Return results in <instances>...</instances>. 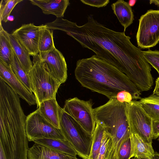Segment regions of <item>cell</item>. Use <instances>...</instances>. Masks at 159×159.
<instances>
[{"instance_id":"cell-1","label":"cell","mask_w":159,"mask_h":159,"mask_svg":"<svg viewBox=\"0 0 159 159\" xmlns=\"http://www.w3.org/2000/svg\"><path fill=\"white\" fill-rule=\"evenodd\" d=\"M56 30L65 32L83 48L126 75L141 91L153 83L151 67L141 51L131 42L124 32L116 31L98 22L91 14L82 25L61 18Z\"/></svg>"},{"instance_id":"cell-2","label":"cell","mask_w":159,"mask_h":159,"mask_svg":"<svg viewBox=\"0 0 159 159\" xmlns=\"http://www.w3.org/2000/svg\"><path fill=\"white\" fill-rule=\"evenodd\" d=\"M75 75L83 87L109 99L123 91L130 93L133 99L141 98L140 90L126 75L96 55L78 60Z\"/></svg>"},{"instance_id":"cell-3","label":"cell","mask_w":159,"mask_h":159,"mask_svg":"<svg viewBox=\"0 0 159 159\" xmlns=\"http://www.w3.org/2000/svg\"><path fill=\"white\" fill-rule=\"evenodd\" d=\"M33 58V66L29 74L38 108L42 102L56 98L61 84L49 73L39 54Z\"/></svg>"},{"instance_id":"cell-4","label":"cell","mask_w":159,"mask_h":159,"mask_svg":"<svg viewBox=\"0 0 159 159\" xmlns=\"http://www.w3.org/2000/svg\"><path fill=\"white\" fill-rule=\"evenodd\" d=\"M60 128L67 140L82 159H89L93 135L86 131L70 115L61 108Z\"/></svg>"},{"instance_id":"cell-5","label":"cell","mask_w":159,"mask_h":159,"mask_svg":"<svg viewBox=\"0 0 159 159\" xmlns=\"http://www.w3.org/2000/svg\"><path fill=\"white\" fill-rule=\"evenodd\" d=\"M28 142L25 127H0V159H28Z\"/></svg>"},{"instance_id":"cell-6","label":"cell","mask_w":159,"mask_h":159,"mask_svg":"<svg viewBox=\"0 0 159 159\" xmlns=\"http://www.w3.org/2000/svg\"><path fill=\"white\" fill-rule=\"evenodd\" d=\"M126 112L131 134H137L146 143L152 145V119L139 101L125 102Z\"/></svg>"},{"instance_id":"cell-7","label":"cell","mask_w":159,"mask_h":159,"mask_svg":"<svg viewBox=\"0 0 159 159\" xmlns=\"http://www.w3.org/2000/svg\"><path fill=\"white\" fill-rule=\"evenodd\" d=\"M136 35L138 46L149 48L159 42V10H150L139 20Z\"/></svg>"},{"instance_id":"cell-8","label":"cell","mask_w":159,"mask_h":159,"mask_svg":"<svg viewBox=\"0 0 159 159\" xmlns=\"http://www.w3.org/2000/svg\"><path fill=\"white\" fill-rule=\"evenodd\" d=\"M25 130L30 142L39 138L66 139L61 129L55 127L47 120L38 109L27 116Z\"/></svg>"},{"instance_id":"cell-9","label":"cell","mask_w":159,"mask_h":159,"mask_svg":"<svg viewBox=\"0 0 159 159\" xmlns=\"http://www.w3.org/2000/svg\"><path fill=\"white\" fill-rule=\"evenodd\" d=\"M92 103L90 100L86 101L75 97L66 100L62 109L93 135L96 122Z\"/></svg>"},{"instance_id":"cell-10","label":"cell","mask_w":159,"mask_h":159,"mask_svg":"<svg viewBox=\"0 0 159 159\" xmlns=\"http://www.w3.org/2000/svg\"><path fill=\"white\" fill-rule=\"evenodd\" d=\"M45 25L36 26L33 23L22 25L11 34L33 57L39 54V43Z\"/></svg>"},{"instance_id":"cell-11","label":"cell","mask_w":159,"mask_h":159,"mask_svg":"<svg viewBox=\"0 0 159 159\" xmlns=\"http://www.w3.org/2000/svg\"><path fill=\"white\" fill-rule=\"evenodd\" d=\"M51 75L61 84L64 83L67 77V66L64 57L56 48L39 55Z\"/></svg>"},{"instance_id":"cell-12","label":"cell","mask_w":159,"mask_h":159,"mask_svg":"<svg viewBox=\"0 0 159 159\" xmlns=\"http://www.w3.org/2000/svg\"><path fill=\"white\" fill-rule=\"evenodd\" d=\"M0 79L30 105L36 104L35 96L17 78L11 66L0 59Z\"/></svg>"},{"instance_id":"cell-13","label":"cell","mask_w":159,"mask_h":159,"mask_svg":"<svg viewBox=\"0 0 159 159\" xmlns=\"http://www.w3.org/2000/svg\"><path fill=\"white\" fill-rule=\"evenodd\" d=\"M27 158L28 159H79L76 157L35 143L29 148Z\"/></svg>"},{"instance_id":"cell-14","label":"cell","mask_w":159,"mask_h":159,"mask_svg":"<svg viewBox=\"0 0 159 159\" xmlns=\"http://www.w3.org/2000/svg\"><path fill=\"white\" fill-rule=\"evenodd\" d=\"M33 5L39 7L43 14H52L57 18H62L68 6V0H30Z\"/></svg>"},{"instance_id":"cell-15","label":"cell","mask_w":159,"mask_h":159,"mask_svg":"<svg viewBox=\"0 0 159 159\" xmlns=\"http://www.w3.org/2000/svg\"><path fill=\"white\" fill-rule=\"evenodd\" d=\"M38 109L43 117L55 127L60 128V111L61 107L56 98L45 100Z\"/></svg>"},{"instance_id":"cell-16","label":"cell","mask_w":159,"mask_h":159,"mask_svg":"<svg viewBox=\"0 0 159 159\" xmlns=\"http://www.w3.org/2000/svg\"><path fill=\"white\" fill-rule=\"evenodd\" d=\"M111 6L114 14L123 27L124 32H125L134 20V15L131 7L128 2L123 0L116 1L112 4Z\"/></svg>"},{"instance_id":"cell-17","label":"cell","mask_w":159,"mask_h":159,"mask_svg":"<svg viewBox=\"0 0 159 159\" xmlns=\"http://www.w3.org/2000/svg\"><path fill=\"white\" fill-rule=\"evenodd\" d=\"M131 158L152 159L155 153L152 145L145 142L137 134H131Z\"/></svg>"},{"instance_id":"cell-18","label":"cell","mask_w":159,"mask_h":159,"mask_svg":"<svg viewBox=\"0 0 159 159\" xmlns=\"http://www.w3.org/2000/svg\"><path fill=\"white\" fill-rule=\"evenodd\" d=\"M53 150L76 157L77 153L70 143L66 139L51 138H39L32 141Z\"/></svg>"},{"instance_id":"cell-19","label":"cell","mask_w":159,"mask_h":159,"mask_svg":"<svg viewBox=\"0 0 159 159\" xmlns=\"http://www.w3.org/2000/svg\"><path fill=\"white\" fill-rule=\"evenodd\" d=\"M8 35L13 50L20 65L29 74L33 65L30 58V55L14 36L9 33Z\"/></svg>"},{"instance_id":"cell-20","label":"cell","mask_w":159,"mask_h":159,"mask_svg":"<svg viewBox=\"0 0 159 159\" xmlns=\"http://www.w3.org/2000/svg\"><path fill=\"white\" fill-rule=\"evenodd\" d=\"M13 52L8 33L4 29L0 23V59L11 66Z\"/></svg>"},{"instance_id":"cell-21","label":"cell","mask_w":159,"mask_h":159,"mask_svg":"<svg viewBox=\"0 0 159 159\" xmlns=\"http://www.w3.org/2000/svg\"><path fill=\"white\" fill-rule=\"evenodd\" d=\"M139 101L152 119L159 120V95L152 94L148 97L141 98Z\"/></svg>"},{"instance_id":"cell-22","label":"cell","mask_w":159,"mask_h":159,"mask_svg":"<svg viewBox=\"0 0 159 159\" xmlns=\"http://www.w3.org/2000/svg\"><path fill=\"white\" fill-rule=\"evenodd\" d=\"M96 126L93 134V141L89 159H98L104 133L106 130L105 126L96 121Z\"/></svg>"},{"instance_id":"cell-23","label":"cell","mask_w":159,"mask_h":159,"mask_svg":"<svg viewBox=\"0 0 159 159\" xmlns=\"http://www.w3.org/2000/svg\"><path fill=\"white\" fill-rule=\"evenodd\" d=\"M53 30L45 26L42 30L39 43V54L40 55L55 48L53 39Z\"/></svg>"},{"instance_id":"cell-24","label":"cell","mask_w":159,"mask_h":159,"mask_svg":"<svg viewBox=\"0 0 159 159\" xmlns=\"http://www.w3.org/2000/svg\"><path fill=\"white\" fill-rule=\"evenodd\" d=\"M11 66L17 78L28 89L32 92L30 75L21 66L13 51Z\"/></svg>"},{"instance_id":"cell-25","label":"cell","mask_w":159,"mask_h":159,"mask_svg":"<svg viewBox=\"0 0 159 159\" xmlns=\"http://www.w3.org/2000/svg\"><path fill=\"white\" fill-rule=\"evenodd\" d=\"M22 0H2L0 3V23L6 22L11 11L18 3Z\"/></svg>"},{"instance_id":"cell-26","label":"cell","mask_w":159,"mask_h":159,"mask_svg":"<svg viewBox=\"0 0 159 159\" xmlns=\"http://www.w3.org/2000/svg\"><path fill=\"white\" fill-rule=\"evenodd\" d=\"M111 144V135L106 129L104 133L98 159H108Z\"/></svg>"},{"instance_id":"cell-27","label":"cell","mask_w":159,"mask_h":159,"mask_svg":"<svg viewBox=\"0 0 159 159\" xmlns=\"http://www.w3.org/2000/svg\"><path fill=\"white\" fill-rule=\"evenodd\" d=\"M142 52L147 61L157 70L159 75V51L149 49L142 51Z\"/></svg>"},{"instance_id":"cell-28","label":"cell","mask_w":159,"mask_h":159,"mask_svg":"<svg viewBox=\"0 0 159 159\" xmlns=\"http://www.w3.org/2000/svg\"><path fill=\"white\" fill-rule=\"evenodd\" d=\"M131 145L130 136L122 144L116 159H130L131 158Z\"/></svg>"},{"instance_id":"cell-29","label":"cell","mask_w":159,"mask_h":159,"mask_svg":"<svg viewBox=\"0 0 159 159\" xmlns=\"http://www.w3.org/2000/svg\"><path fill=\"white\" fill-rule=\"evenodd\" d=\"M80 1L84 4L97 8L105 7L110 2L109 0H80Z\"/></svg>"},{"instance_id":"cell-30","label":"cell","mask_w":159,"mask_h":159,"mask_svg":"<svg viewBox=\"0 0 159 159\" xmlns=\"http://www.w3.org/2000/svg\"><path fill=\"white\" fill-rule=\"evenodd\" d=\"M116 98L118 101L122 102H130L133 99L131 94L125 91H123L117 95Z\"/></svg>"},{"instance_id":"cell-31","label":"cell","mask_w":159,"mask_h":159,"mask_svg":"<svg viewBox=\"0 0 159 159\" xmlns=\"http://www.w3.org/2000/svg\"><path fill=\"white\" fill-rule=\"evenodd\" d=\"M152 135L153 139H155L159 137V120L152 119Z\"/></svg>"},{"instance_id":"cell-32","label":"cell","mask_w":159,"mask_h":159,"mask_svg":"<svg viewBox=\"0 0 159 159\" xmlns=\"http://www.w3.org/2000/svg\"><path fill=\"white\" fill-rule=\"evenodd\" d=\"M152 94L159 95V77L155 81V86Z\"/></svg>"},{"instance_id":"cell-33","label":"cell","mask_w":159,"mask_h":159,"mask_svg":"<svg viewBox=\"0 0 159 159\" xmlns=\"http://www.w3.org/2000/svg\"><path fill=\"white\" fill-rule=\"evenodd\" d=\"M136 159H149L148 158H136ZM152 159H159V153L157 152H155L153 156Z\"/></svg>"},{"instance_id":"cell-34","label":"cell","mask_w":159,"mask_h":159,"mask_svg":"<svg viewBox=\"0 0 159 159\" xmlns=\"http://www.w3.org/2000/svg\"><path fill=\"white\" fill-rule=\"evenodd\" d=\"M149 2L150 4H153L159 7V0H151Z\"/></svg>"},{"instance_id":"cell-35","label":"cell","mask_w":159,"mask_h":159,"mask_svg":"<svg viewBox=\"0 0 159 159\" xmlns=\"http://www.w3.org/2000/svg\"><path fill=\"white\" fill-rule=\"evenodd\" d=\"M136 0H131L129 1L128 3L129 5L131 7H132L134 5L136 2Z\"/></svg>"},{"instance_id":"cell-36","label":"cell","mask_w":159,"mask_h":159,"mask_svg":"<svg viewBox=\"0 0 159 159\" xmlns=\"http://www.w3.org/2000/svg\"><path fill=\"white\" fill-rule=\"evenodd\" d=\"M14 19V17L13 16H10L8 18V20L12 21Z\"/></svg>"},{"instance_id":"cell-37","label":"cell","mask_w":159,"mask_h":159,"mask_svg":"<svg viewBox=\"0 0 159 159\" xmlns=\"http://www.w3.org/2000/svg\"><path fill=\"white\" fill-rule=\"evenodd\" d=\"M158 140L159 141V138L158 139Z\"/></svg>"},{"instance_id":"cell-38","label":"cell","mask_w":159,"mask_h":159,"mask_svg":"<svg viewBox=\"0 0 159 159\" xmlns=\"http://www.w3.org/2000/svg\"><path fill=\"white\" fill-rule=\"evenodd\" d=\"M133 159H136V158H135V157H134V158H133Z\"/></svg>"}]
</instances>
